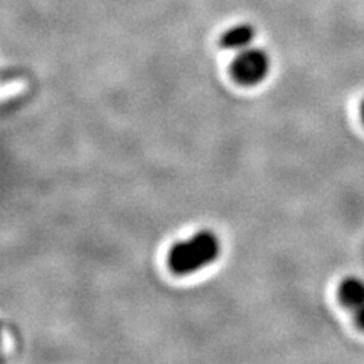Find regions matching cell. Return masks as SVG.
<instances>
[{"instance_id": "8992f818", "label": "cell", "mask_w": 364, "mask_h": 364, "mask_svg": "<svg viewBox=\"0 0 364 364\" xmlns=\"http://www.w3.org/2000/svg\"><path fill=\"white\" fill-rule=\"evenodd\" d=\"M360 114H361V120L364 123V100L361 102V107H360Z\"/></svg>"}, {"instance_id": "5b68a950", "label": "cell", "mask_w": 364, "mask_h": 364, "mask_svg": "<svg viewBox=\"0 0 364 364\" xmlns=\"http://www.w3.org/2000/svg\"><path fill=\"white\" fill-rule=\"evenodd\" d=\"M355 321L364 329V306H363V309H360L358 311H355Z\"/></svg>"}, {"instance_id": "277c9868", "label": "cell", "mask_w": 364, "mask_h": 364, "mask_svg": "<svg viewBox=\"0 0 364 364\" xmlns=\"http://www.w3.org/2000/svg\"><path fill=\"white\" fill-rule=\"evenodd\" d=\"M338 299L350 311H358L364 306V282L358 278H346L338 286Z\"/></svg>"}, {"instance_id": "3957f363", "label": "cell", "mask_w": 364, "mask_h": 364, "mask_svg": "<svg viewBox=\"0 0 364 364\" xmlns=\"http://www.w3.org/2000/svg\"><path fill=\"white\" fill-rule=\"evenodd\" d=\"M257 36L255 28L250 23H240L225 31L220 37V46L225 50L240 52L250 48Z\"/></svg>"}, {"instance_id": "7a4b0ae2", "label": "cell", "mask_w": 364, "mask_h": 364, "mask_svg": "<svg viewBox=\"0 0 364 364\" xmlns=\"http://www.w3.org/2000/svg\"><path fill=\"white\" fill-rule=\"evenodd\" d=\"M270 56L266 50L247 48L237 52L230 65V75L242 87H257L269 76Z\"/></svg>"}, {"instance_id": "6da1fadb", "label": "cell", "mask_w": 364, "mask_h": 364, "mask_svg": "<svg viewBox=\"0 0 364 364\" xmlns=\"http://www.w3.org/2000/svg\"><path fill=\"white\" fill-rule=\"evenodd\" d=\"M220 238L210 230H203L186 240L176 242L167 252V267L176 277L193 275L213 264L220 257Z\"/></svg>"}]
</instances>
